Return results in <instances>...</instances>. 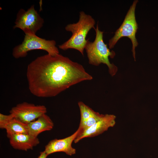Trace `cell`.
I'll list each match as a JSON object with an SVG mask.
<instances>
[{"label":"cell","mask_w":158,"mask_h":158,"mask_svg":"<svg viewBox=\"0 0 158 158\" xmlns=\"http://www.w3.org/2000/svg\"><path fill=\"white\" fill-rule=\"evenodd\" d=\"M26 77L30 92L38 97H55L92 76L81 64L60 54L36 58L28 65Z\"/></svg>","instance_id":"cell-1"},{"label":"cell","mask_w":158,"mask_h":158,"mask_svg":"<svg viewBox=\"0 0 158 158\" xmlns=\"http://www.w3.org/2000/svg\"><path fill=\"white\" fill-rule=\"evenodd\" d=\"M95 20L91 16L83 11L80 12L78 22L68 24L65 27V30L71 32L72 35L67 41L59 45V48L64 51L75 49L84 56L85 46L89 40L86 39L87 35L92 29L95 28Z\"/></svg>","instance_id":"cell-2"},{"label":"cell","mask_w":158,"mask_h":158,"mask_svg":"<svg viewBox=\"0 0 158 158\" xmlns=\"http://www.w3.org/2000/svg\"><path fill=\"white\" fill-rule=\"evenodd\" d=\"M94 29L96 32L94 40L91 42L88 40L85 48L89 63L95 66H98L102 63L106 64L108 68L109 73L113 76L117 71V68L114 64L110 63L109 58H113L115 53L113 51H110L104 42V32L99 29L98 24Z\"/></svg>","instance_id":"cell-3"},{"label":"cell","mask_w":158,"mask_h":158,"mask_svg":"<svg viewBox=\"0 0 158 158\" xmlns=\"http://www.w3.org/2000/svg\"><path fill=\"white\" fill-rule=\"evenodd\" d=\"M56 43L54 40H47L35 35H25L20 44L13 49L12 55L16 59L26 57L28 51L37 49L46 51L48 54L54 56L59 54Z\"/></svg>","instance_id":"cell-4"},{"label":"cell","mask_w":158,"mask_h":158,"mask_svg":"<svg viewBox=\"0 0 158 158\" xmlns=\"http://www.w3.org/2000/svg\"><path fill=\"white\" fill-rule=\"evenodd\" d=\"M137 0H134L127 12L124 19L120 27L115 32L114 36L109 40V48H113L118 41L123 37H127L131 40L132 44V51L133 56L135 61V49L138 45L136 38V34L138 29L136 21L135 10Z\"/></svg>","instance_id":"cell-5"},{"label":"cell","mask_w":158,"mask_h":158,"mask_svg":"<svg viewBox=\"0 0 158 158\" xmlns=\"http://www.w3.org/2000/svg\"><path fill=\"white\" fill-rule=\"evenodd\" d=\"M44 22L32 5L27 11L21 8L18 11L13 28L21 29L25 35H35L43 26Z\"/></svg>","instance_id":"cell-6"},{"label":"cell","mask_w":158,"mask_h":158,"mask_svg":"<svg viewBox=\"0 0 158 158\" xmlns=\"http://www.w3.org/2000/svg\"><path fill=\"white\" fill-rule=\"evenodd\" d=\"M9 112L14 117L28 124L46 114L47 109L43 105L24 102L13 107Z\"/></svg>","instance_id":"cell-7"},{"label":"cell","mask_w":158,"mask_h":158,"mask_svg":"<svg viewBox=\"0 0 158 158\" xmlns=\"http://www.w3.org/2000/svg\"><path fill=\"white\" fill-rule=\"evenodd\" d=\"M80 131L78 129L71 135L62 139H55L50 141L45 146L44 151L48 155L56 152H63L72 156L75 154L76 149L72 146V143Z\"/></svg>","instance_id":"cell-8"},{"label":"cell","mask_w":158,"mask_h":158,"mask_svg":"<svg viewBox=\"0 0 158 158\" xmlns=\"http://www.w3.org/2000/svg\"><path fill=\"white\" fill-rule=\"evenodd\" d=\"M116 118L114 115H104L101 120L90 127L83 131H80L74 142L77 143L84 138L94 137L102 133L114 125Z\"/></svg>","instance_id":"cell-9"},{"label":"cell","mask_w":158,"mask_h":158,"mask_svg":"<svg viewBox=\"0 0 158 158\" xmlns=\"http://www.w3.org/2000/svg\"><path fill=\"white\" fill-rule=\"evenodd\" d=\"M10 145L14 149L27 151L32 150L40 143L37 137L28 134L19 133L12 135L9 138Z\"/></svg>","instance_id":"cell-10"},{"label":"cell","mask_w":158,"mask_h":158,"mask_svg":"<svg viewBox=\"0 0 158 158\" xmlns=\"http://www.w3.org/2000/svg\"><path fill=\"white\" fill-rule=\"evenodd\" d=\"M28 134L37 137L41 133L51 130L54 126V123L50 117L45 114L28 123Z\"/></svg>","instance_id":"cell-11"},{"label":"cell","mask_w":158,"mask_h":158,"mask_svg":"<svg viewBox=\"0 0 158 158\" xmlns=\"http://www.w3.org/2000/svg\"><path fill=\"white\" fill-rule=\"evenodd\" d=\"M4 129L6 130L8 138L15 134H28V124L14 117L6 125Z\"/></svg>","instance_id":"cell-12"},{"label":"cell","mask_w":158,"mask_h":158,"mask_svg":"<svg viewBox=\"0 0 158 158\" xmlns=\"http://www.w3.org/2000/svg\"><path fill=\"white\" fill-rule=\"evenodd\" d=\"M104 115L100 114L98 112L95 113L87 119L80 122L78 128L80 129V132L83 131L101 120Z\"/></svg>","instance_id":"cell-13"},{"label":"cell","mask_w":158,"mask_h":158,"mask_svg":"<svg viewBox=\"0 0 158 158\" xmlns=\"http://www.w3.org/2000/svg\"><path fill=\"white\" fill-rule=\"evenodd\" d=\"M78 104L80 112V122L89 118L96 112L82 102H79Z\"/></svg>","instance_id":"cell-14"},{"label":"cell","mask_w":158,"mask_h":158,"mask_svg":"<svg viewBox=\"0 0 158 158\" xmlns=\"http://www.w3.org/2000/svg\"><path fill=\"white\" fill-rule=\"evenodd\" d=\"M13 116L11 114L6 115L0 114V128L4 129L6 125L12 118H13Z\"/></svg>","instance_id":"cell-15"},{"label":"cell","mask_w":158,"mask_h":158,"mask_svg":"<svg viewBox=\"0 0 158 158\" xmlns=\"http://www.w3.org/2000/svg\"><path fill=\"white\" fill-rule=\"evenodd\" d=\"M48 156L44 151L41 152L37 158H47Z\"/></svg>","instance_id":"cell-16"}]
</instances>
